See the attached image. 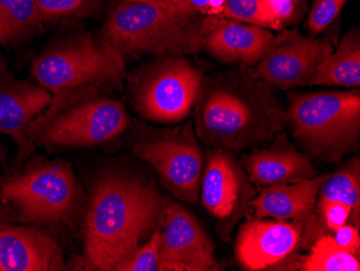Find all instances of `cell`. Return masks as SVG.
Wrapping results in <instances>:
<instances>
[{"instance_id":"44dd1931","label":"cell","mask_w":360,"mask_h":271,"mask_svg":"<svg viewBox=\"0 0 360 271\" xmlns=\"http://www.w3.org/2000/svg\"><path fill=\"white\" fill-rule=\"evenodd\" d=\"M321 201H340L351 208V218L359 226L360 218V163L353 159L347 167L331 175H325L321 182Z\"/></svg>"},{"instance_id":"277c9868","label":"cell","mask_w":360,"mask_h":271,"mask_svg":"<svg viewBox=\"0 0 360 271\" xmlns=\"http://www.w3.org/2000/svg\"><path fill=\"white\" fill-rule=\"evenodd\" d=\"M203 18L186 0L123 1L109 15L101 38L123 54L158 58L198 54L203 50Z\"/></svg>"},{"instance_id":"d6a6232c","label":"cell","mask_w":360,"mask_h":271,"mask_svg":"<svg viewBox=\"0 0 360 271\" xmlns=\"http://www.w3.org/2000/svg\"><path fill=\"white\" fill-rule=\"evenodd\" d=\"M0 220H4L3 216H1V214H0Z\"/></svg>"},{"instance_id":"ac0fdd59","label":"cell","mask_w":360,"mask_h":271,"mask_svg":"<svg viewBox=\"0 0 360 271\" xmlns=\"http://www.w3.org/2000/svg\"><path fill=\"white\" fill-rule=\"evenodd\" d=\"M325 175L296 184L268 186L248 204L255 218H273L276 220H303L314 211L319 187Z\"/></svg>"},{"instance_id":"52a82bcc","label":"cell","mask_w":360,"mask_h":271,"mask_svg":"<svg viewBox=\"0 0 360 271\" xmlns=\"http://www.w3.org/2000/svg\"><path fill=\"white\" fill-rule=\"evenodd\" d=\"M30 70L35 82L52 94L84 86L119 89L124 76V54L102 38L76 36L48 46Z\"/></svg>"},{"instance_id":"cb8c5ba5","label":"cell","mask_w":360,"mask_h":271,"mask_svg":"<svg viewBox=\"0 0 360 271\" xmlns=\"http://www.w3.org/2000/svg\"><path fill=\"white\" fill-rule=\"evenodd\" d=\"M161 232H155L145 246H139L116 271H159Z\"/></svg>"},{"instance_id":"8992f818","label":"cell","mask_w":360,"mask_h":271,"mask_svg":"<svg viewBox=\"0 0 360 271\" xmlns=\"http://www.w3.org/2000/svg\"><path fill=\"white\" fill-rule=\"evenodd\" d=\"M0 195L18 210V220L32 225L68 222L80 206L82 190L72 165L63 160L28 158L21 172L0 184Z\"/></svg>"},{"instance_id":"3957f363","label":"cell","mask_w":360,"mask_h":271,"mask_svg":"<svg viewBox=\"0 0 360 271\" xmlns=\"http://www.w3.org/2000/svg\"><path fill=\"white\" fill-rule=\"evenodd\" d=\"M129 125L124 104L104 88L84 86L53 93L44 111L32 119L27 135L49 151L103 144Z\"/></svg>"},{"instance_id":"9a60e30c","label":"cell","mask_w":360,"mask_h":271,"mask_svg":"<svg viewBox=\"0 0 360 271\" xmlns=\"http://www.w3.org/2000/svg\"><path fill=\"white\" fill-rule=\"evenodd\" d=\"M248 179L231 153L214 151L201 179L202 203L218 220L231 218L254 195Z\"/></svg>"},{"instance_id":"1f68e13d","label":"cell","mask_w":360,"mask_h":271,"mask_svg":"<svg viewBox=\"0 0 360 271\" xmlns=\"http://www.w3.org/2000/svg\"><path fill=\"white\" fill-rule=\"evenodd\" d=\"M6 159V151L4 147L0 145V173H1V169H3L4 163H5Z\"/></svg>"},{"instance_id":"7a4b0ae2","label":"cell","mask_w":360,"mask_h":271,"mask_svg":"<svg viewBox=\"0 0 360 271\" xmlns=\"http://www.w3.org/2000/svg\"><path fill=\"white\" fill-rule=\"evenodd\" d=\"M167 202L153 186L121 175L95 184L86 218V262L92 270L116 271L159 225Z\"/></svg>"},{"instance_id":"e0dca14e","label":"cell","mask_w":360,"mask_h":271,"mask_svg":"<svg viewBox=\"0 0 360 271\" xmlns=\"http://www.w3.org/2000/svg\"><path fill=\"white\" fill-rule=\"evenodd\" d=\"M274 139L268 149L255 151L245 158V171L252 183L268 187L315 177L316 172L309 156L297 151L282 133Z\"/></svg>"},{"instance_id":"f1b7e54d","label":"cell","mask_w":360,"mask_h":271,"mask_svg":"<svg viewBox=\"0 0 360 271\" xmlns=\"http://www.w3.org/2000/svg\"><path fill=\"white\" fill-rule=\"evenodd\" d=\"M335 244L351 254L357 255L359 252L360 239L359 232L355 226L345 225L335 230L333 237Z\"/></svg>"},{"instance_id":"f546056e","label":"cell","mask_w":360,"mask_h":271,"mask_svg":"<svg viewBox=\"0 0 360 271\" xmlns=\"http://www.w3.org/2000/svg\"><path fill=\"white\" fill-rule=\"evenodd\" d=\"M186 1H187L188 5L190 6V8L193 11L198 12V13L206 17L212 0H186Z\"/></svg>"},{"instance_id":"2e32d148","label":"cell","mask_w":360,"mask_h":271,"mask_svg":"<svg viewBox=\"0 0 360 271\" xmlns=\"http://www.w3.org/2000/svg\"><path fill=\"white\" fill-rule=\"evenodd\" d=\"M300 240L298 228L284 220H248L240 227L236 254L248 270H262L293 252Z\"/></svg>"},{"instance_id":"9c48e42d","label":"cell","mask_w":360,"mask_h":271,"mask_svg":"<svg viewBox=\"0 0 360 271\" xmlns=\"http://www.w3.org/2000/svg\"><path fill=\"white\" fill-rule=\"evenodd\" d=\"M133 153L153 165L161 183L177 199L196 203L203 174V156L196 141L193 123L137 141Z\"/></svg>"},{"instance_id":"8fae6325","label":"cell","mask_w":360,"mask_h":271,"mask_svg":"<svg viewBox=\"0 0 360 271\" xmlns=\"http://www.w3.org/2000/svg\"><path fill=\"white\" fill-rule=\"evenodd\" d=\"M51 96L35 80L16 78L0 53V133L9 135L18 147L11 163L13 169L35 153L37 146L28 137V127L46 108Z\"/></svg>"},{"instance_id":"603a6c76","label":"cell","mask_w":360,"mask_h":271,"mask_svg":"<svg viewBox=\"0 0 360 271\" xmlns=\"http://www.w3.org/2000/svg\"><path fill=\"white\" fill-rule=\"evenodd\" d=\"M217 17L236 20L266 30H281L266 0H226L221 13Z\"/></svg>"},{"instance_id":"d4e9b609","label":"cell","mask_w":360,"mask_h":271,"mask_svg":"<svg viewBox=\"0 0 360 271\" xmlns=\"http://www.w3.org/2000/svg\"><path fill=\"white\" fill-rule=\"evenodd\" d=\"M347 0H313L307 17V27L314 35L321 33L339 17Z\"/></svg>"},{"instance_id":"30bf717a","label":"cell","mask_w":360,"mask_h":271,"mask_svg":"<svg viewBox=\"0 0 360 271\" xmlns=\"http://www.w3.org/2000/svg\"><path fill=\"white\" fill-rule=\"evenodd\" d=\"M333 51L325 38L302 35L297 28L284 30L274 36L262 60L246 70L272 88L289 90L307 84L319 63Z\"/></svg>"},{"instance_id":"d6986e66","label":"cell","mask_w":360,"mask_h":271,"mask_svg":"<svg viewBox=\"0 0 360 271\" xmlns=\"http://www.w3.org/2000/svg\"><path fill=\"white\" fill-rule=\"evenodd\" d=\"M309 86L347 87L358 88L360 84V34L353 27L342 38L335 51L323 58Z\"/></svg>"},{"instance_id":"4316f807","label":"cell","mask_w":360,"mask_h":271,"mask_svg":"<svg viewBox=\"0 0 360 271\" xmlns=\"http://www.w3.org/2000/svg\"><path fill=\"white\" fill-rule=\"evenodd\" d=\"M38 11L44 20L58 19L74 13L84 0H35Z\"/></svg>"},{"instance_id":"ffe728a7","label":"cell","mask_w":360,"mask_h":271,"mask_svg":"<svg viewBox=\"0 0 360 271\" xmlns=\"http://www.w3.org/2000/svg\"><path fill=\"white\" fill-rule=\"evenodd\" d=\"M44 21L35 0H0V44H20L41 33Z\"/></svg>"},{"instance_id":"5bb4252c","label":"cell","mask_w":360,"mask_h":271,"mask_svg":"<svg viewBox=\"0 0 360 271\" xmlns=\"http://www.w3.org/2000/svg\"><path fill=\"white\" fill-rule=\"evenodd\" d=\"M62 270V250L51 236L34 226L0 220V271Z\"/></svg>"},{"instance_id":"7c38bea8","label":"cell","mask_w":360,"mask_h":271,"mask_svg":"<svg viewBox=\"0 0 360 271\" xmlns=\"http://www.w3.org/2000/svg\"><path fill=\"white\" fill-rule=\"evenodd\" d=\"M161 222L159 271L216 270L214 246L190 212L167 202Z\"/></svg>"},{"instance_id":"484cf974","label":"cell","mask_w":360,"mask_h":271,"mask_svg":"<svg viewBox=\"0 0 360 271\" xmlns=\"http://www.w3.org/2000/svg\"><path fill=\"white\" fill-rule=\"evenodd\" d=\"M281 30L298 23L307 10V0H266Z\"/></svg>"},{"instance_id":"6da1fadb","label":"cell","mask_w":360,"mask_h":271,"mask_svg":"<svg viewBox=\"0 0 360 271\" xmlns=\"http://www.w3.org/2000/svg\"><path fill=\"white\" fill-rule=\"evenodd\" d=\"M195 134L215 151L238 153L274 139L288 125L274 88L238 72L203 79L194 106Z\"/></svg>"},{"instance_id":"5b68a950","label":"cell","mask_w":360,"mask_h":271,"mask_svg":"<svg viewBox=\"0 0 360 271\" xmlns=\"http://www.w3.org/2000/svg\"><path fill=\"white\" fill-rule=\"evenodd\" d=\"M288 123L305 155L339 163L355 153L360 139V92L321 91L291 95Z\"/></svg>"},{"instance_id":"7402d4cb","label":"cell","mask_w":360,"mask_h":271,"mask_svg":"<svg viewBox=\"0 0 360 271\" xmlns=\"http://www.w3.org/2000/svg\"><path fill=\"white\" fill-rule=\"evenodd\" d=\"M305 271H359L357 256L342 250L333 237H321L303 264Z\"/></svg>"},{"instance_id":"4dcf8cb0","label":"cell","mask_w":360,"mask_h":271,"mask_svg":"<svg viewBox=\"0 0 360 271\" xmlns=\"http://www.w3.org/2000/svg\"><path fill=\"white\" fill-rule=\"evenodd\" d=\"M127 3H141V4H159L167 3L169 0H124Z\"/></svg>"},{"instance_id":"ba28073f","label":"cell","mask_w":360,"mask_h":271,"mask_svg":"<svg viewBox=\"0 0 360 271\" xmlns=\"http://www.w3.org/2000/svg\"><path fill=\"white\" fill-rule=\"evenodd\" d=\"M203 76L184 56L159 58L137 70L129 92L137 111L155 122L176 123L187 118L199 98Z\"/></svg>"},{"instance_id":"4fadbf2b","label":"cell","mask_w":360,"mask_h":271,"mask_svg":"<svg viewBox=\"0 0 360 271\" xmlns=\"http://www.w3.org/2000/svg\"><path fill=\"white\" fill-rule=\"evenodd\" d=\"M273 39L274 35L266 28L217 15L203 18V49L226 64L254 68L262 60Z\"/></svg>"},{"instance_id":"83f0119b","label":"cell","mask_w":360,"mask_h":271,"mask_svg":"<svg viewBox=\"0 0 360 271\" xmlns=\"http://www.w3.org/2000/svg\"><path fill=\"white\" fill-rule=\"evenodd\" d=\"M321 208L326 224L333 232L345 225L351 218V208L343 202L321 201Z\"/></svg>"}]
</instances>
